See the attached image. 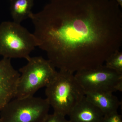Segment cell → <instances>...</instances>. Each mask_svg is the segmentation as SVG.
<instances>
[{
  "label": "cell",
  "instance_id": "6da1fadb",
  "mask_svg": "<svg viewBox=\"0 0 122 122\" xmlns=\"http://www.w3.org/2000/svg\"><path fill=\"white\" fill-rule=\"evenodd\" d=\"M38 47L59 70L104 65L122 45V12L115 0H51L30 14Z\"/></svg>",
  "mask_w": 122,
  "mask_h": 122
},
{
  "label": "cell",
  "instance_id": "7a4b0ae2",
  "mask_svg": "<svg viewBox=\"0 0 122 122\" xmlns=\"http://www.w3.org/2000/svg\"><path fill=\"white\" fill-rule=\"evenodd\" d=\"M46 99L54 113L66 116L85 96V92L74 74L59 70L46 87Z\"/></svg>",
  "mask_w": 122,
  "mask_h": 122
},
{
  "label": "cell",
  "instance_id": "3957f363",
  "mask_svg": "<svg viewBox=\"0 0 122 122\" xmlns=\"http://www.w3.org/2000/svg\"><path fill=\"white\" fill-rule=\"evenodd\" d=\"M38 46L35 35L20 24L5 21L0 25V55L4 57L27 61L30 53Z\"/></svg>",
  "mask_w": 122,
  "mask_h": 122
},
{
  "label": "cell",
  "instance_id": "277c9868",
  "mask_svg": "<svg viewBox=\"0 0 122 122\" xmlns=\"http://www.w3.org/2000/svg\"><path fill=\"white\" fill-rule=\"evenodd\" d=\"M27 61L19 69L16 98L33 96L38 90L50 83L57 72L50 61L42 57H30Z\"/></svg>",
  "mask_w": 122,
  "mask_h": 122
},
{
  "label": "cell",
  "instance_id": "5b68a950",
  "mask_svg": "<svg viewBox=\"0 0 122 122\" xmlns=\"http://www.w3.org/2000/svg\"><path fill=\"white\" fill-rule=\"evenodd\" d=\"M50 106L45 99L34 96L15 98L0 111L1 122H43Z\"/></svg>",
  "mask_w": 122,
  "mask_h": 122
},
{
  "label": "cell",
  "instance_id": "8992f818",
  "mask_svg": "<svg viewBox=\"0 0 122 122\" xmlns=\"http://www.w3.org/2000/svg\"><path fill=\"white\" fill-rule=\"evenodd\" d=\"M85 93L89 92H122V74L104 65L74 73Z\"/></svg>",
  "mask_w": 122,
  "mask_h": 122
},
{
  "label": "cell",
  "instance_id": "52a82bcc",
  "mask_svg": "<svg viewBox=\"0 0 122 122\" xmlns=\"http://www.w3.org/2000/svg\"><path fill=\"white\" fill-rule=\"evenodd\" d=\"M11 59L0 60V111L16 95L20 73L13 68Z\"/></svg>",
  "mask_w": 122,
  "mask_h": 122
},
{
  "label": "cell",
  "instance_id": "ba28073f",
  "mask_svg": "<svg viewBox=\"0 0 122 122\" xmlns=\"http://www.w3.org/2000/svg\"><path fill=\"white\" fill-rule=\"evenodd\" d=\"M68 116L70 122H100L104 114L85 96Z\"/></svg>",
  "mask_w": 122,
  "mask_h": 122
},
{
  "label": "cell",
  "instance_id": "9c48e42d",
  "mask_svg": "<svg viewBox=\"0 0 122 122\" xmlns=\"http://www.w3.org/2000/svg\"><path fill=\"white\" fill-rule=\"evenodd\" d=\"M87 100L105 115L117 112L121 102L113 93L107 92H89L85 93Z\"/></svg>",
  "mask_w": 122,
  "mask_h": 122
},
{
  "label": "cell",
  "instance_id": "30bf717a",
  "mask_svg": "<svg viewBox=\"0 0 122 122\" xmlns=\"http://www.w3.org/2000/svg\"><path fill=\"white\" fill-rule=\"evenodd\" d=\"M10 10L14 22L20 24L22 21L29 18L32 14L34 0H10Z\"/></svg>",
  "mask_w": 122,
  "mask_h": 122
},
{
  "label": "cell",
  "instance_id": "8fae6325",
  "mask_svg": "<svg viewBox=\"0 0 122 122\" xmlns=\"http://www.w3.org/2000/svg\"><path fill=\"white\" fill-rule=\"evenodd\" d=\"M104 65L107 67L122 74V52L119 51L115 52L107 59Z\"/></svg>",
  "mask_w": 122,
  "mask_h": 122
},
{
  "label": "cell",
  "instance_id": "7c38bea8",
  "mask_svg": "<svg viewBox=\"0 0 122 122\" xmlns=\"http://www.w3.org/2000/svg\"><path fill=\"white\" fill-rule=\"evenodd\" d=\"M100 122H122V116L118 112L105 115Z\"/></svg>",
  "mask_w": 122,
  "mask_h": 122
},
{
  "label": "cell",
  "instance_id": "4fadbf2b",
  "mask_svg": "<svg viewBox=\"0 0 122 122\" xmlns=\"http://www.w3.org/2000/svg\"><path fill=\"white\" fill-rule=\"evenodd\" d=\"M43 122H70L66 118L65 116L54 113L48 114Z\"/></svg>",
  "mask_w": 122,
  "mask_h": 122
},
{
  "label": "cell",
  "instance_id": "5bb4252c",
  "mask_svg": "<svg viewBox=\"0 0 122 122\" xmlns=\"http://www.w3.org/2000/svg\"><path fill=\"white\" fill-rule=\"evenodd\" d=\"M121 8H122V0H115Z\"/></svg>",
  "mask_w": 122,
  "mask_h": 122
},
{
  "label": "cell",
  "instance_id": "9a60e30c",
  "mask_svg": "<svg viewBox=\"0 0 122 122\" xmlns=\"http://www.w3.org/2000/svg\"></svg>",
  "mask_w": 122,
  "mask_h": 122
}]
</instances>
